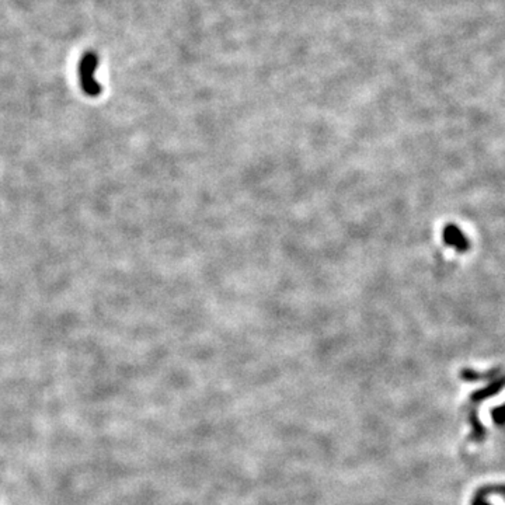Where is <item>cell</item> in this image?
I'll list each match as a JSON object with an SVG mask.
<instances>
[{"instance_id": "cell-1", "label": "cell", "mask_w": 505, "mask_h": 505, "mask_svg": "<svg viewBox=\"0 0 505 505\" xmlns=\"http://www.w3.org/2000/svg\"><path fill=\"white\" fill-rule=\"evenodd\" d=\"M442 238L446 246L453 247L457 253H466L471 249V242L466 238L464 233L455 223H448L444 227Z\"/></svg>"}, {"instance_id": "cell-2", "label": "cell", "mask_w": 505, "mask_h": 505, "mask_svg": "<svg viewBox=\"0 0 505 505\" xmlns=\"http://www.w3.org/2000/svg\"><path fill=\"white\" fill-rule=\"evenodd\" d=\"M504 387H505V376L498 378V379H493V382H490L486 387H483V389L476 391L475 393H472L471 400L473 403H480L483 400H487V399L495 396L501 389H504Z\"/></svg>"}, {"instance_id": "cell-3", "label": "cell", "mask_w": 505, "mask_h": 505, "mask_svg": "<svg viewBox=\"0 0 505 505\" xmlns=\"http://www.w3.org/2000/svg\"><path fill=\"white\" fill-rule=\"evenodd\" d=\"M499 373V369H490L487 372H476L473 369H462V372L459 373V376L464 380V382H476V380H480V379H494L497 378Z\"/></svg>"}, {"instance_id": "cell-4", "label": "cell", "mask_w": 505, "mask_h": 505, "mask_svg": "<svg viewBox=\"0 0 505 505\" xmlns=\"http://www.w3.org/2000/svg\"><path fill=\"white\" fill-rule=\"evenodd\" d=\"M469 421L472 425V440L476 442H482L486 437V429H484L483 422L480 421L476 410H472L469 413Z\"/></svg>"}, {"instance_id": "cell-5", "label": "cell", "mask_w": 505, "mask_h": 505, "mask_svg": "<svg viewBox=\"0 0 505 505\" xmlns=\"http://www.w3.org/2000/svg\"><path fill=\"white\" fill-rule=\"evenodd\" d=\"M491 417H493V421L497 425H504L505 424V404L493 409L491 410Z\"/></svg>"}, {"instance_id": "cell-6", "label": "cell", "mask_w": 505, "mask_h": 505, "mask_svg": "<svg viewBox=\"0 0 505 505\" xmlns=\"http://www.w3.org/2000/svg\"><path fill=\"white\" fill-rule=\"evenodd\" d=\"M472 505H490V504L486 501V497L477 491L472 499Z\"/></svg>"}]
</instances>
